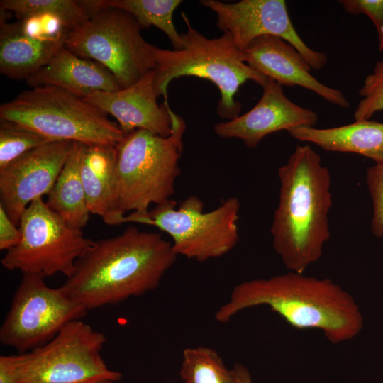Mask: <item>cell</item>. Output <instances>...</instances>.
<instances>
[{"label": "cell", "mask_w": 383, "mask_h": 383, "mask_svg": "<svg viewBox=\"0 0 383 383\" xmlns=\"http://www.w3.org/2000/svg\"><path fill=\"white\" fill-rule=\"evenodd\" d=\"M178 256L162 235L127 228L94 241L62 287L88 311L157 288Z\"/></svg>", "instance_id": "6da1fadb"}, {"label": "cell", "mask_w": 383, "mask_h": 383, "mask_svg": "<svg viewBox=\"0 0 383 383\" xmlns=\"http://www.w3.org/2000/svg\"><path fill=\"white\" fill-rule=\"evenodd\" d=\"M261 306L296 329L321 331L333 343L354 338L363 326L360 308L349 292L329 279L292 271L238 284L214 318L227 323L239 312Z\"/></svg>", "instance_id": "7a4b0ae2"}, {"label": "cell", "mask_w": 383, "mask_h": 383, "mask_svg": "<svg viewBox=\"0 0 383 383\" xmlns=\"http://www.w3.org/2000/svg\"><path fill=\"white\" fill-rule=\"evenodd\" d=\"M279 204L270 233L287 269L304 273L330 238L331 174L309 145H297L278 170Z\"/></svg>", "instance_id": "3957f363"}, {"label": "cell", "mask_w": 383, "mask_h": 383, "mask_svg": "<svg viewBox=\"0 0 383 383\" xmlns=\"http://www.w3.org/2000/svg\"><path fill=\"white\" fill-rule=\"evenodd\" d=\"M182 18L187 31L182 33L181 50L155 48L156 65L153 85L157 96L167 100V88L172 80L193 76L209 80L220 91L216 112L225 119L239 116L241 104L235 96L239 87L248 80L262 87L267 78L250 67L243 51L237 48L231 35L209 39L192 27L184 13Z\"/></svg>", "instance_id": "277c9868"}, {"label": "cell", "mask_w": 383, "mask_h": 383, "mask_svg": "<svg viewBox=\"0 0 383 383\" xmlns=\"http://www.w3.org/2000/svg\"><path fill=\"white\" fill-rule=\"evenodd\" d=\"M172 133L162 137L144 129L126 134L116 145L117 211L138 216L164 203L174 193L180 174L179 160L186 129L183 118L172 112Z\"/></svg>", "instance_id": "5b68a950"}, {"label": "cell", "mask_w": 383, "mask_h": 383, "mask_svg": "<svg viewBox=\"0 0 383 383\" xmlns=\"http://www.w3.org/2000/svg\"><path fill=\"white\" fill-rule=\"evenodd\" d=\"M0 120L50 141L116 145L125 136L117 122L84 99L55 86H39L0 106Z\"/></svg>", "instance_id": "8992f818"}, {"label": "cell", "mask_w": 383, "mask_h": 383, "mask_svg": "<svg viewBox=\"0 0 383 383\" xmlns=\"http://www.w3.org/2000/svg\"><path fill=\"white\" fill-rule=\"evenodd\" d=\"M239 210L240 201L235 196L205 212L203 201L189 196L179 206L170 199L155 205L146 215L130 213L125 223L155 226L171 237L177 256L205 262L226 255L238 244Z\"/></svg>", "instance_id": "52a82bcc"}, {"label": "cell", "mask_w": 383, "mask_h": 383, "mask_svg": "<svg viewBox=\"0 0 383 383\" xmlns=\"http://www.w3.org/2000/svg\"><path fill=\"white\" fill-rule=\"evenodd\" d=\"M140 30L128 13L106 6L73 29L65 46L74 55L106 67L123 89L156 65V46L145 40Z\"/></svg>", "instance_id": "ba28073f"}, {"label": "cell", "mask_w": 383, "mask_h": 383, "mask_svg": "<svg viewBox=\"0 0 383 383\" xmlns=\"http://www.w3.org/2000/svg\"><path fill=\"white\" fill-rule=\"evenodd\" d=\"M106 336L82 320L67 324L47 343L16 355L18 383H94L120 381L101 355Z\"/></svg>", "instance_id": "9c48e42d"}, {"label": "cell", "mask_w": 383, "mask_h": 383, "mask_svg": "<svg viewBox=\"0 0 383 383\" xmlns=\"http://www.w3.org/2000/svg\"><path fill=\"white\" fill-rule=\"evenodd\" d=\"M21 240L6 251L2 265L9 270L43 278L60 273L67 278L93 242L82 229L68 225L40 198L23 211L18 224Z\"/></svg>", "instance_id": "30bf717a"}, {"label": "cell", "mask_w": 383, "mask_h": 383, "mask_svg": "<svg viewBox=\"0 0 383 383\" xmlns=\"http://www.w3.org/2000/svg\"><path fill=\"white\" fill-rule=\"evenodd\" d=\"M88 311L62 286L52 288L40 276L23 274L1 326L0 342L20 354L27 353L51 340Z\"/></svg>", "instance_id": "8fae6325"}, {"label": "cell", "mask_w": 383, "mask_h": 383, "mask_svg": "<svg viewBox=\"0 0 383 383\" xmlns=\"http://www.w3.org/2000/svg\"><path fill=\"white\" fill-rule=\"evenodd\" d=\"M200 3L215 12L217 27L231 35L240 51L256 38L269 35L292 45L312 69L321 70L328 61L326 52L313 50L298 35L284 0H241L233 3L202 0Z\"/></svg>", "instance_id": "7c38bea8"}, {"label": "cell", "mask_w": 383, "mask_h": 383, "mask_svg": "<svg viewBox=\"0 0 383 383\" xmlns=\"http://www.w3.org/2000/svg\"><path fill=\"white\" fill-rule=\"evenodd\" d=\"M72 144V141L47 143L0 169V204L16 226L31 202L49 194Z\"/></svg>", "instance_id": "4fadbf2b"}, {"label": "cell", "mask_w": 383, "mask_h": 383, "mask_svg": "<svg viewBox=\"0 0 383 383\" xmlns=\"http://www.w3.org/2000/svg\"><path fill=\"white\" fill-rule=\"evenodd\" d=\"M259 101L242 116L214 126V132L223 138H238L254 148L267 135L301 126L313 127L318 119L313 111L299 106L284 94L282 86L267 78Z\"/></svg>", "instance_id": "5bb4252c"}, {"label": "cell", "mask_w": 383, "mask_h": 383, "mask_svg": "<svg viewBox=\"0 0 383 383\" xmlns=\"http://www.w3.org/2000/svg\"><path fill=\"white\" fill-rule=\"evenodd\" d=\"M154 72L128 87L115 91H95L84 99L113 116L124 134L144 129L162 137L172 133V112L168 101L157 102L153 85Z\"/></svg>", "instance_id": "9a60e30c"}, {"label": "cell", "mask_w": 383, "mask_h": 383, "mask_svg": "<svg viewBox=\"0 0 383 383\" xmlns=\"http://www.w3.org/2000/svg\"><path fill=\"white\" fill-rule=\"evenodd\" d=\"M243 52L244 60L250 67L281 86H300L333 105L349 106L341 91L323 84L311 74L312 68L308 62L284 39L261 35L254 39Z\"/></svg>", "instance_id": "2e32d148"}, {"label": "cell", "mask_w": 383, "mask_h": 383, "mask_svg": "<svg viewBox=\"0 0 383 383\" xmlns=\"http://www.w3.org/2000/svg\"><path fill=\"white\" fill-rule=\"evenodd\" d=\"M26 82L31 88L55 86L82 99L95 91H115L121 89L106 67L74 55L65 45Z\"/></svg>", "instance_id": "e0dca14e"}, {"label": "cell", "mask_w": 383, "mask_h": 383, "mask_svg": "<svg viewBox=\"0 0 383 383\" xmlns=\"http://www.w3.org/2000/svg\"><path fill=\"white\" fill-rule=\"evenodd\" d=\"M116 164V145H85L80 172L88 209L110 226L124 223L126 217L117 211Z\"/></svg>", "instance_id": "ac0fdd59"}, {"label": "cell", "mask_w": 383, "mask_h": 383, "mask_svg": "<svg viewBox=\"0 0 383 383\" xmlns=\"http://www.w3.org/2000/svg\"><path fill=\"white\" fill-rule=\"evenodd\" d=\"M287 132L326 151L356 153L383 164V123L365 119L334 128L296 127Z\"/></svg>", "instance_id": "d6986e66"}, {"label": "cell", "mask_w": 383, "mask_h": 383, "mask_svg": "<svg viewBox=\"0 0 383 383\" xmlns=\"http://www.w3.org/2000/svg\"><path fill=\"white\" fill-rule=\"evenodd\" d=\"M0 72L13 79H26L45 66L65 45L27 36L17 21L8 23L0 9Z\"/></svg>", "instance_id": "ffe728a7"}, {"label": "cell", "mask_w": 383, "mask_h": 383, "mask_svg": "<svg viewBox=\"0 0 383 383\" xmlns=\"http://www.w3.org/2000/svg\"><path fill=\"white\" fill-rule=\"evenodd\" d=\"M85 144L73 142L70 155L46 201L68 225L82 229L89 218L80 167Z\"/></svg>", "instance_id": "44dd1931"}, {"label": "cell", "mask_w": 383, "mask_h": 383, "mask_svg": "<svg viewBox=\"0 0 383 383\" xmlns=\"http://www.w3.org/2000/svg\"><path fill=\"white\" fill-rule=\"evenodd\" d=\"M181 0H103L104 6L121 9L131 15L140 29L155 26L170 40L174 50L184 47L182 35L177 30L173 16Z\"/></svg>", "instance_id": "7402d4cb"}, {"label": "cell", "mask_w": 383, "mask_h": 383, "mask_svg": "<svg viewBox=\"0 0 383 383\" xmlns=\"http://www.w3.org/2000/svg\"><path fill=\"white\" fill-rule=\"evenodd\" d=\"M179 376L183 383H235L229 370L213 348L199 345L182 351Z\"/></svg>", "instance_id": "603a6c76"}, {"label": "cell", "mask_w": 383, "mask_h": 383, "mask_svg": "<svg viewBox=\"0 0 383 383\" xmlns=\"http://www.w3.org/2000/svg\"><path fill=\"white\" fill-rule=\"evenodd\" d=\"M0 9L13 13L17 19L38 13H53L72 30L89 19L78 0H1Z\"/></svg>", "instance_id": "cb8c5ba5"}, {"label": "cell", "mask_w": 383, "mask_h": 383, "mask_svg": "<svg viewBox=\"0 0 383 383\" xmlns=\"http://www.w3.org/2000/svg\"><path fill=\"white\" fill-rule=\"evenodd\" d=\"M49 142L52 141L13 122L0 120V169Z\"/></svg>", "instance_id": "d4e9b609"}, {"label": "cell", "mask_w": 383, "mask_h": 383, "mask_svg": "<svg viewBox=\"0 0 383 383\" xmlns=\"http://www.w3.org/2000/svg\"><path fill=\"white\" fill-rule=\"evenodd\" d=\"M17 23L21 32L27 36L64 45L72 30L61 17L50 13L31 14L18 19Z\"/></svg>", "instance_id": "484cf974"}, {"label": "cell", "mask_w": 383, "mask_h": 383, "mask_svg": "<svg viewBox=\"0 0 383 383\" xmlns=\"http://www.w3.org/2000/svg\"><path fill=\"white\" fill-rule=\"evenodd\" d=\"M362 99L354 113L355 121L370 119L383 111V59L376 62L373 72L366 77L359 90Z\"/></svg>", "instance_id": "4316f807"}, {"label": "cell", "mask_w": 383, "mask_h": 383, "mask_svg": "<svg viewBox=\"0 0 383 383\" xmlns=\"http://www.w3.org/2000/svg\"><path fill=\"white\" fill-rule=\"evenodd\" d=\"M366 181L372 201L371 230L376 237L383 238V164L368 167Z\"/></svg>", "instance_id": "83f0119b"}, {"label": "cell", "mask_w": 383, "mask_h": 383, "mask_svg": "<svg viewBox=\"0 0 383 383\" xmlns=\"http://www.w3.org/2000/svg\"><path fill=\"white\" fill-rule=\"evenodd\" d=\"M344 10L353 15L362 13L374 23L379 43V50H383V0H340Z\"/></svg>", "instance_id": "f1b7e54d"}, {"label": "cell", "mask_w": 383, "mask_h": 383, "mask_svg": "<svg viewBox=\"0 0 383 383\" xmlns=\"http://www.w3.org/2000/svg\"><path fill=\"white\" fill-rule=\"evenodd\" d=\"M21 240V231L0 204V250H9Z\"/></svg>", "instance_id": "f546056e"}, {"label": "cell", "mask_w": 383, "mask_h": 383, "mask_svg": "<svg viewBox=\"0 0 383 383\" xmlns=\"http://www.w3.org/2000/svg\"><path fill=\"white\" fill-rule=\"evenodd\" d=\"M0 383H18L16 355L0 356Z\"/></svg>", "instance_id": "4dcf8cb0"}, {"label": "cell", "mask_w": 383, "mask_h": 383, "mask_svg": "<svg viewBox=\"0 0 383 383\" xmlns=\"http://www.w3.org/2000/svg\"><path fill=\"white\" fill-rule=\"evenodd\" d=\"M235 383H252L248 370L241 364H235L233 367Z\"/></svg>", "instance_id": "1f68e13d"}, {"label": "cell", "mask_w": 383, "mask_h": 383, "mask_svg": "<svg viewBox=\"0 0 383 383\" xmlns=\"http://www.w3.org/2000/svg\"><path fill=\"white\" fill-rule=\"evenodd\" d=\"M94 383H122V382H120L119 381H116V380H112V379H104V380L98 381Z\"/></svg>", "instance_id": "d6a6232c"}]
</instances>
